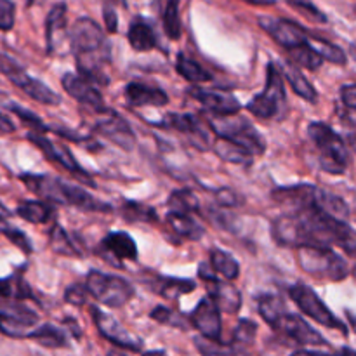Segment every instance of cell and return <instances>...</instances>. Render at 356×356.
I'll list each match as a JSON object with an SVG mask.
<instances>
[{
    "label": "cell",
    "instance_id": "cell-12",
    "mask_svg": "<svg viewBox=\"0 0 356 356\" xmlns=\"http://www.w3.org/2000/svg\"><path fill=\"white\" fill-rule=\"evenodd\" d=\"M270 327L299 346H327L329 344L323 339L322 334L316 332L305 318L294 313H280Z\"/></svg>",
    "mask_w": 356,
    "mask_h": 356
},
{
    "label": "cell",
    "instance_id": "cell-14",
    "mask_svg": "<svg viewBox=\"0 0 356 356\" xmlns=\"http://www.w3.org/2000/svg\"><path fill=\"white\" fill-rule=\"evenodd\" d=\"M259 26L277 42L280 47L285 51L298 47V45L306 44L312 35L299 26L298 23L289 19H282V17H271V16H261L259 17Z\"/></svg>",
    "mask_w": 356,
    "mask_h": 356
},
{
    "label": "cell",
    "instance_id": "cell-35",
    "mask_svg": "<svg viewBox=\"0 0 356 356\" xmlns=\"http://www.w3.org/2000/svg\"><path fill=\"white\" fill-rule=\"evenodd\" d=\"M167 209L170 212H184V214H195L200 211V200L197 195L190 190H176L170 193L167 200Z\"/></svg>",
    "mask_w": 356,
    "mask_h": 356
},
{
    "label": "cell",
    "instance_id": "cell-25",
    "mask_svg": "<svg viewBox=\"0 0 356 356\" xmlns=\"http://www.w3.org/2000/svg\"><path fill=\"white\" fill-rule=\"evenodd\" d=\"M278 68H280L282 75H284V80H287L289 86L292 87V90H294L299 97H302V99L308 101V103H316V101H318V92H316V89L313 87V83L306 79L305 73L301 72L299 66H296L294 63L289 61L285 63L284 66H278Z\"/></svg>",
    "mask_w": 356,
    "mask_h": 356
},
{
    "label": "cell",
    "instance_id": "cell-44",
    "mask_svg": "<svg viewBox=\"0 0 356 356\" xmlns=\"http://www.w3.org/2000/svg\"><path fill=\"white\" fill-rule=\"evenodd\" d=\"M257 334V325L250 320H240L238 325H236L235 332H233V348L238 350V348L247 346V344H252L254 337Z\"/></svg>",
    "mask_w": 356,
    "mask_h": 356
},
{
    "label": "cell",
    "instance_id": "cell-46",
    "mask_svg": "<svg viewBox=\"0 0 356 356\" xmlns=\"http://www.w3.org/2000/svg\"><path fill=\"white\" fill-rule=\"evenodd\" d=\"M291 7H294L298 13L305 14L308 19L316 21V23H327V16L312 2V0H285Z\"/></svg>",
    "mask_w": 356,
    "mask_h": 356
},
{
    "label": "cell",
    "instance_id": "cell-62",
    "mask_svg": "<svg viewBox=\"0 0 356 356\" xmlns=\"http://www.w3.org/2000/svg\"><path fill=\"white\" fill-rule=\"evenodd\" d=\"M355 10H356V7H355Z\"/></svg>",
    "mask_w": 356,
    "mask_h": 356
},
{
    "label": "cell",
    "instance_id": "cell-40",
    "mask_svg": "<svg viewBox=\"0 0 356 356\" xmlns=\"http://www.w3.org/2000/svg\"><path fill=\"white\" fill-rule=\"evenodd\" d=\"M312 44L313 47L316 49V52L322 56L323 61H330L334 63V65H339V66H344L348 63L346 52H344L339 45H334L332 42L320 37H312Z\"/></svg>",
    "mask_w": 356,
    "mask_h": 356
},
{
    "label": "cell",
    "instance_id": "cell-13",
    "mask_svg": "<svg viewBox=\"0 0 356 356\" xmlns=\"http://www.w3.org/2000/svg\"><path fill=\"white\" fill-rule=\"evenodd\" d=\"M198 277L205 282L209 298L218 305L221 312L229 313V315L240 312V308H242V294H240L238 289L229 284V280H221L219 277H216L211 268H209V264L205 263H202L200 268H198Z\"/></svg>",
    "mask_w": 356,
    "mask_h": 356
},
{
    "label": "cell",
    "instance_id": "cell-6",
    "mask_svg": "<svg viewBox=\"0 0 356 356\" xmlns=\"http://www.w3.org/2000/svg\"><path fill=\"white\" fill-rule=\"evenodd\" d=\"M298 261L302 271L312 277L325 278L330 282H341L350 275L348 263L327 245L298 247Z\"/></svg>",
    "mask_w": 356,
    "mask_h": 356
},
{
    "label": "cell",
    "instance_id": "cell-7",
    "mask_svg": "<svg viewBox=\"0 0 356 356\" xmlns=\"http://www.w3.org/2000/svg\"><path fill=\"white\" fill-rule=\"evenodd\" d=\"M209 127L218 134V138H226L236 143L252 156L263 155L264 149H266V139L263 138V134L252 124H249L245 118L238 117L236 113L226 115V117H214L212 115Z\"/></svg>",
    "mask_w": 356,
    "mask_h": 356
},
{
    "label": "cell",
    "instance_id": "cell-28",
    "mask_svg": "<svg viewBox=\"0 0 356 356\" xmlns=\"http://www.w3.org/2000/svg\"><path fill=\"white\" fill-rule=\"evenodd\" d=\"M28 339L35 341L40 346L49 348V350H59V348L68 346V337H66L65 330L59 327L51 325V323H44L40 327H35L30 332Z\"/></svg>",
    "mask_w": 356,
    "mask_h": 356
},
{
    "label": "cell",
    "instance_id": "cell-60",
    "mask_svg": "<svg viewBox=\"0 0 356 356\" xmlns=\"http://www.w3.org/2000/svg\"><path fill=\"white\" fill-rule=\"evenodd\" d=\"M143 356H165L163 351H148V353H145Z\"/></svg>",
    "mask_w": 356,
    "mask_h": 356
},
{
    "label": "cell",
    "instance_id": "cell-42",
    "mask_svg": "<svg viewBox=\"0 0 356 356\" xmlns=\"http://www.w3.org/2000/svg\"><path fill=\"white\" fill-rule=\"evenodd\" d=\"M195 346L204 356H232L236 351L233 344H222L221 341L207 339L204 336L195 337Z\"/></svg>",
    "mask_w": 356,
    "mask_h": 356
},
{
    "label": "cell",
    "instance_id": "cell-11",
    "mask_svg": "<svg viewBox=\"0 0 356 356\" xmlns=\"http://www.w3.org/2000/svg\"><path fill=\"white\" fill-rule=\"evenodd\" d=\"M38 315L24 302L16 299H6L0 305V334L13 339H23L30 336L37 327Z\"/></svg>",
    "mask_w": 356,
    "mask_h": 356
},
{
    "label": "cell",
    "instance_id": "cell-43",
    "mask_svg": "<svg viewBox=\"0 0 356 356\" xmlns=\"http://www.w3.org/2000/svg\"><path fill=\"white\" fill-rule=\"evenodd\" d=\"M9 110L13 111V113L16 115V117L19 118V120L23 122L28 129H30V132H38V134H44V132L51 131V129H49L47 125L42 122V118L38 117V115H35L33 111L24 110V108L17 106V104H14V103L9 104Z\"/></svg>",
    "mask_w": 356,
    "mask_h": 356
},
{
    "label": "cell",
    "instance_id": "cell-37",
    "mask_svg": "<svg viewBox=\"0 0 356 356\" xmlns=\"http://www.w3.org/2000/svg\"><path fill=\"white\" fill-rule=\"evenodd\" d=\"M51 247L54 252L61 254V256H72L79 257L82 256V250L75 245L72 236L65 232L59 225H56L51 232Z\"/></svg>",
    "mask_w": 356,
    "mask_h": 356
},
{
    "label": "cell",
    "instance_id": "cell-8",
    "mask_svg": "<svg viewBox=\"0 0 356 356\" xmlns=\"http://www.w3.org/2000/svg\"><path fill=\"white\" fill-rule=\"evenodd\" d=\"M86 289L89 296L108 308H122L134 298V287L125 278L104 275L97 270L87 273Z\"/></svg>",
    "mask_w": 356,
    "mask_h": 356
},
{
    "label": "cell",
    "instance_id": "cell-54",
    "mask_svg": "<svg viewBox=\"0 0 356 356\" xmlns=\"http://www.w3.org/2000/svg\"><path fill=\"white\" fill-rule=\"evenodd\" d=\"M132 353H134V351L125 350V348H118V350L110 351V353H108V356H132Z\"/></svg>",
    "mask_w": 356,
    "mask_h": 356
},
{
    "label": "cell",
    "instance_id": "cell-49",
    "mask_svg": "<svg viewBox=\"0 0 356 356\" xmlns=\"http://www.w3.org/2000/svg\"><path fill=\"white\" fill-rule=\"evenodd\" d=\"M87 296H89V292H87L86 285L75 284V285H70V287L66 289L65 301L73 306H83L87 301Z\"/></svg>",
    "mask_w": 356,
    "mask_h": 356
},
{
    "label": "cell",
    "instance_id": "cell-36",
    "mask_svg": "<svg viewBox=\"0 0 356 356\" xmlns=\"http://www.w3.org/2000/svg\"><path fill=\"white\" fill-rule=\"evenodd\" d=\"M33 298L30 287L21 277L0 278V299H16V301H24V299Z\"/></svg>",
    "mask_w": 356,
    "mask_h": 356
},
{
    "label": "cell",
    "instance_id": "cell-21",
    "mask_svg": "<svg viewBox=\"0 0 356 356\" xmlns=\"http://www.w3.org/2000/svg\"><path fill=\"white\" fill-rule=\"evenodd\" d=\"M28 139H30V141L33 143L49 160L59 163V165H63L66 170L76 174V176H82L89 184H94L92 181L89 179L86 170L80 167V163H76L75 156H73V153L70 152L68 148H59V146H56L51 139L45 138L44 134H38V132H30V134H28Z\"/></svg>",
    "mask_w": 356,
    "mask_h": 356
},
{
    "label": "cell",
    "instance_id": "cell-19",
    "mask_svg": "<svg viewBox=\"0 0 356 356\" xmlns=\"http://www.w3.org/2000/svg\"><path fill=\"white\" fill-rule=\"evenodd\" d=\"M191 97L195 101L202 104L204 108H207L214 117H226V115H235L238 113L242 104L236 99L233 94L221 92V90H207L200 89V87H191L188 90Z\"/></svg>",
    "mask_w": 356,
    "mask_h": 356
},
{
    "label": "cell",
    "instance_id": "cell-18",
    "mask_svg": "<svg viewBox=\"0 0 356 356\" xmlns=\"http://www.w3.org/2000/svg\"><path fill=\"white\" fill-rule=\"evenodd\" d=\"M90 313H92V320L94 323H96L97 330H99L101 336H103L104 339H108L117 348H125V350L131 351L141 350V341L136 339L134 336H131L113 316L108 315V313H104L103 309L99 308H92Z\"/></svg>",
    "mask_w": 356,
    "mask_h": 356
},
{
    "label": "cell",
    "instance_id": "cell-10",
    "mask_svg": "<svg viewBox=\"0 0 356 356\" xmlns=\"http://www.w3.org/2000/svg\"><path fill=\"white\" fill-rule=\"evenodd\" d=\"M0 72L17 87V89L23 90L28 97H31L37 103L45 104V106H58L61 104V96L56 94L54 90L49 86H45L40 80L33 79L31 75H28L19 65L13 61V59L6 58V56L0 54Z\"/></svg>",
    "mask_w": 356,
    "mask_h": 356
},
{
    "label": "cell",
    "instance_id": "cell-61",
    "mask_svg": "<svg viewBox=\"0 0 356 356\" xmlns=\"http://www.w3.org/2000/svg\"><path fill=\"white\" fill-rule=\"evenodd\" d=\"M353 51H355V56H356V45L353 47Z\"/></svg>",
    "mask_w": 356,
    "mask_h": 356
},
{
    "label": "cell",
    "instance_id": "cell-22",
    "mask_svg": "<svg viewBox=\"0 0 356 356\" xmlns=\"http://www.w3.org/2000/svg\"><path fill=\"white\" fill-rule=\"evenodd\" d=\"M124 96L125 101L134 108L165 106L169 103V96H167L165 90L143 82L127 83L124 89Z\"/></svg>",
    "mask_w": 356,
    "mask_h": 356
},
{
    "label": "cell",
    "instance_id": "cell-17",
    "mask_svg": "<svg viewBox=\"0 0 356 356\" xmlns=\"http://www.w3.org/2000/svg\"><path fill=\"white\" fill-rule=\"evenodd\" d=\"M190 323L207 339L221 341V309L218 308V305L209 296L195 306L190 315Z\"/></svg>",
    "mask_w": 356,
    "mask_h": 356
},
{
    "label": "cell",
    "instance_id": "cell-27",
    "mask_svg": "<svg viewBox=\"0 0 356 356\" xmlns=\"http://www.w3.org/2000/svg\"><path fill=\"white\" fill-rule=\"evenodd\" d=\"M66 10H68V7L63 2L56 3L49 10L47 21H45V35H47L49 52H52L58 47L59 42L63 40L61 37L66 33Z\"/></svg>",
    "mask_w": 356,
    "mask_h": 356
},
{
    "label": "cell",
    "instance_id": "cell-59",
    "mask_svg": "<svg viewBox=\"0 0 356 356\" xmlns=\"http://www.w3.org/2000/svg\"><path fill=\"white\" fill-rule=\"evenodd\" d=\"M339 356H356V351L350 350V348H344V350H341Z\"/></svg>",
    "mask_w": 356,
    "mask_h": 356
},
{
    "label": "cell",
    "instance_id": "cell-30",
    "mask_svg": "<svg viewBox=\"0 0 356 356\" xmlns=\"http://www.w3.org/2000/svg\"><path fill=\"white\" fill-rule=\"evenodd\" d=\"M176 72L183 76L184 80L193 83H202V82H211L212 73L207 68L200 65L198 61H195L193 58L186 56L184 52H179L176 58Z\"/></svg>",
    "mask_w": 356,
    "mask_h": 356
},
{
    "label": "cell",
    "instance_id": "cell-3",
    "mask_svg": "<svg viewBox=\"0 0 356 356\" xmlns=\"http://www.w3.org/2000/svg\"><path fill=\"white\" fill-rule=\"evenodd\" d=\"M271 197L282 205H291L294 211L306 207H316L325 211L327 214L346 221L350 218V207L346 202L330 191L322 190L313 184H294V186H282L273 190Z\"/></svg>",
    "mask_w": 356,
    "mask_h": 356
},
{
    "label": "cell",
    "instance_id": "cell-45",
    "mask_svg": "<svg viewBox=\"0 0 356 356\" xmlns=\"http://www.w3.org/2000/svg\"><path fill=\"white\" fill-rule=\"evenodd\" d=\"M149 318L155 320V322L162 323V325L169 327H177V329H188L186 322L183 320V316L177 315L172 309L165 308V306H156L152 313H149Z\"/></svg>",
    "mask_w": 356,
    "mask_h": 356
},
{
    "label": "cell",
    "instance_id": "cell-53",
    "mask_svg": "<svg viewBox=\"0 0 356 356\" xmlns=\"http://www.w3.org/2000/svg\"><path fill=\"white\" fill-rule=\"evenodd\" d=\"M14 131H16V127H14V124L10 122V118H7L6 115L0 111V134H13Z\"/></svg>",
    "mask_w": 356,
    "mask_h": 356
},
{
    "label": "cell",
    "instance_id": "cell-5",
    "mask_svg": "<svg viewBox=\"0 0 356 356\" xmlns=\"http://www.w3.org/2000/svg\"><path fill=\"white\" fill-rule=\"evenodd\" d=\"M287 110V94H285V80L277 63H270L266 70V86L263 92L254 96L247 103V111L261 120H275L282 118Z\"/></svg>",
    "mask_w": 356,
    "mask_h": 356
},
{
    "label": "cell",
    "instance_id": "cell-1",
    "mask_svg": "<svg viewBox=\"0 0 356 356\" xmlns=\"http://www.w3.org/2000/svg\"><path fill=\"white\" fill-rule=\"evenodd\" d=\"M70 45L79 63L80 75L92 83H106L101 65L108 61V47L99 24L90 17H80L70 30Z\"/></svg>",
    "mask_w": 356,
    "mask_h": 356
},
{
    "label": "cell",
    "instance_id": "cell-41",
    "mask_svg": "<svg viewBox=\"0 0 356 356\" xmlns=\"http://www.w3.org/2000/svg\"><path fill=\"white\" fill-rule=\"evenodd\" d=\"M257 309H259V315L263 316L264 322L271 325L278 318V315L285 312V306L278 296L263 294L257 298Z\"/></svg>",
    "mask_w": 356,
    "mask_h": 356
},
{
    "label": "cell",
    "instance_id": "cell-50",
    "mask_svg": "<svg viewBox=\"0 0 356 356\" xmlns=\"http://www.w3.org/2000/svg\"><path fill=\"white\" fill-rule=\"evenodd\" d=\"M216 198H218V204L221 205V207H235V205H238L240 200L238 195L233 190H228V188L219 190L218 193H216Z\"/></svg>",
    "mask_w": 356,
    "mask_h": 356
},
{
    "label": "cell",
    "instance_id": "cell-4",
    "mask_svg": "<svg viewBox=\"0 0 356 356\" xmlns=\"http://www.w3.org/2000/svg\"><path fill=\"white\" fill-rule=\"evenodd\" d=\"M308 136L318 152L320 169L329 174H344L351 162L350 149L344 139L323 122H312Z\"/></svg>",
    "mask_w": 356,
    "mask_h": 356
},
{
    "label": "cell",
    "instance_id": "cell-23",
    "mask_svg": "<svg viewBox=\"0 0 356 356\" xmlns=\"http://www.w3.org/2000/svg\"><path fill=\"white\" fill-rule=\"evenodd\" d=\"M101 250L111 261H136L139 256L134 238L125 232L108 233L101 242Z\"/></svg>",
    "mask_w": 356,
    "mask_h": 356
},
{
    "label": "cell",
    "instance_id": "cell-32",
    "mask_svg": "<svg viewBox=\"0 0 356 356\" xmlns=\"http://www.w3.org/2000/svg\"><path fill=\"white\" fill-rule=\"evenodd\" d=\"M52 212H54L52 205L40 200L21 202L16 209V214L24 221L31 222V225H44V222L51 221Z\"/></svg>",
    "mask_w": 356,
    "mask_h": 356
},
{
    "label": "cell",
    "instance_id": "cell-58",
    "mask_svg": "<svg viewBox=\"0 0 356 356\" xmlns=\"http://www.w3.org/2000/svg\"><path fill=\"white\" fill-rule=\"evenodd\" d=\"M346 315H348V322H350L351 329H353L355 334H356V315H353L351 312H346Z\"/></svg>",
    "mask_w": 356,
    "mask_h": 356
},
{
    "label": "cell",
    "instance_id": "cell-31",
    "mask_svg": "<svg viewBox=\"0 0 356 356\" xmlns=\"http://www.w3.org/2000/svg\"><path fill=\"white\" fill-rule=\"evenodd\" d=\"M197 289V284L190 278H174V277H163L159 278L155 285V291L159 292L162 298L169 299V301H176L177 298L184 294H190Z\"/></svg>",
    "mask_w": 356,
    "mask_h": 356
},
{
    "label": "cell",
    "instance_id": "cell-39",
    "mask_svg": "<svg viewBox=\"0 0 356 356\" xmlns=\"http://www.w3.org/2000/svg\"><path fill=\"white\" fill-rule=\"evenodd\" d=\"M163 30L170 40H177L181 37V19H179V0H167L162 14Z\"/></svg>",
    "mask_w": 356,
    "mask_h": 356
},
{
    "label": "cell",
    "instance_id": "cell-33",
    "mask_svg": "<svg viewBox=\"0 0 356 356\" xmlns=\"http://www.w3.org/2000/svg\"><path fill=\"white\" fill-rule=\"evenodd\" d=\"M287 54L289 58H291V63H294L299 68L312 70V72L318 70L323 63L322 56H320L318 52H316V49L313 47L312 37H309V40L306 42V44H301L298 45V47L287 51Z\"/></svg>",
    "mask_w": 356,
    "mask_h": 356
},
{
    "label": "cell",
    "instance_id": "cell-47",
    "mask_svg": "<svg viewBox=\"0 0 356 356\" xmlns=\"http://www.w3.org/2000/svg\"><path fill=\"white\" fill-rule=\"evenodd\" d=\"M16 21V6L10 0H0V30H13Z\"/></svg>",
    "mask_w": 356,
    "mask_h": 356
},
{
    "label": "cell",
    "instance_id": "cell-57",
    "mask_svg": "<svg viewBox=\"0 0 356 356\" xmlns=\"http://www.w3.org/2000/svg\"><path fill=\"white\" fill-rule=\"evenodd\" d=\"M7 216H9V211H7V209L3 207L2 204H0V232H2V228H3V221H6Z\"/></svg>",
    "mask_w": 356,
    "mask_h": 356
},
{
    "label": "cell",
    "instance_id": "cell-20",
    "mask_svg": "<svg viewBox=\"0 0 356 356\" xmlns=\"http://www.w3.org/2000/svg\"><path fill=\"white\" fill-rule=\"evenodd\" d=\"M165 125L167 127L174 129V131L181 132V134L186 136L190 139L191 145L195 146L200 152H205L209 148V132L205 129L204 122L200 118H197L191 113H170L165 117Z\"/></svg>",
    "mask_w": 356,
    "mask_h": 356
},
{
    "label": "cell",
    "instance_id": "cell-15",
    "mask_svg": "<svg viewBox=\"0 0 356 356\" xmlns=\"http://www.w3.org/2000/svg\"><path fill=\"white\" fill-rule=\"evenodd\" d=\"M99 115L101 117L97 118L96 125H94L97 134L110 139L118 148L125 149V152H132L136 146V136L132 132L131 125L127 124V120L122 118L117 111L110 110V108L101 111Z\"/></svg>",
    "mask_w": 356,
    "mask_h": 356
},
{
    "label": "cell",
    "instance_id": "cell-9",
    "mask_svg": "<svg viewBox=\"0 0 356 356\" xmlns=\"http://www.w3.org/2000/svg\"><path fill=\"white\" fill-rule=\"evenodd\" d=\"M289 296H291V299L296 302V306H298L306 316H309V318L315 320L320 325L327 327V329L339 330V332H343L344 336H346V323L341 322V320L327 308L325 302L320 299V296L316 294L312 287H308V285L305 284L291 285V287H289Z\"/></svg>",
    "mask_w": 356,
    "mask_h": 356
},
{
    "label": "cell",
    "instance_id": "cell-55",
    "mask_svg": "<svg viewBox=\"0 0 356 356\" xmlns=\"http://www.w3.org/2000/svg\"><path fill=\"white\" fill-rule=\"evenodd\" d=\"M243 2L250 3V6H273L275 0H243Z\"/></svg>",
    "mask_w": 356,
    "mask_h": 356
},
{
    "label": "cell",
    "instance_id": "cell-34",
    "mask_svg": "<svg viewBox=\"0 0 356 356\" xmlns=\"http://www.w3.org/2000/svg\"><path fill=\"white\" fill-rule=\"evenodd\" d=\"M211 266L216 273L221 275L225 280H235L240 275V264L229 252H225L221 249L211 250Z\"/></svg>",
    "mask_w": 356,
    "mask_h": 356
},
{
    "label": "cell",
    "instance_id": "cell-29",
    "mask_svg": "<svg viewBox=\"0 0 356 356\" xmlns=\"http://www.w3.org/2000/svg\"><path fill=\"white\" fill-rule=\"evenodd\" d=\"M214 152L221 160L229 163H236V165H249L254 160V156L245 148H242L240 145H236V143L229 141L226 138L216 139Z\"/></svg>",
    "mask_w": 356,
    "mask_h": 356
},
{
    "label": "cell",
    "instance_id": "cell-26",
    "mask_svg": "<svg viewBox=\"0 0 356 356\" xmlns=\"http://www.w3.org/2000/svg\"><path fill=\"white\" fill-rule=\"evenodd\" d=\"M129 44L134 51L148 52L156 47V33L153 30L152 23H148L143 17H136L129 26Z\"/></svg>",
    "mask_w": 356,
    "mask_h": 356
},
{
    "label": "cell",
    "instance_id": "cell-51",
    "mask_svg": "<svg viewBox=\"0 0 356 356\" xmlns=\"http://www.w3.org/2000/svg\"><path fill=\"white\" fill-rule=\"evenodd\" d=\"M341 101L344 106L356 111V83H348L341 87Z\"/></svg>",
    "mask_w": 356,
    "mask_h": 356
},
{
    "label": "cell",
    "instance_id": "cell-16",
    "mask_svg": "<svg viewBox=\"0 0 356 356\" xmlns=\"http://www.w3.org/2000/svg\"><path fill=\"white\" fill-rule=\"evenodd\" d=\"M63 89L70 94L75 101H79L83 106L90 108L96 113H101V111L106 110V104H104L103 96H101L99 90L96 89L92 82L86 76H82L79 73H65L61 79Z\"/></svg>",
    "mask_w": 356,
    "mask_h": 356
},
{
    "label": "cell",
    "instance_id": "cell-2",
    "mask_svg": "<svg viewBox=\"0 0 356 356\" xmlns=\"http://www.w3.org/2000/svg\"><path fill=\"white\" fill-rule=\"evenodd\" d=\"M21 181L31 190L42 197L44 200L56 205H72V207L82 209L87 212H110L111 207L104 202L97 200L96 197L86 191L83 188L75 186L72 183L59 179V177L44 176V174H23Z\"/></svg>",
    "mask_w": 356,
    "mask_h": 356
},
{
    "label": "cell",
    "instance_id": "cell-38",
    "mask_svg": "<svg viewBox=\"0 0 356 356\" xmlns=\"http://www.w3.org/2000/svg\"><path fill=\"white\" fill-rule=\"evenodd\" d=\"M122 214H124L125 221L129 222H156L159 216H156L155 209L148 207L139 202H125L122 205Z\"/></svg>",
    "mask_w": 356,
    "mask_h": 356
},
{
    "label": "cell",
    "instance_id": "cell-48",
    "mask_svg": "<svg viewBox=\"0 0 356 356\" xmlns=\"http://www.w3.org/2000/svg\"><path fill=\"white\" fill-rule=\"evenodd\" d=\"M2 233L7 236V238L10 240V242L14 243V245L19 247V249L23 250V252L30 254L31 250H33V249H31L30 238H28V236L24 235L23 232H19V229H16V228H6V226H3Z\"/></svg>",
    "mask_w": 356,
    "mask_h": 356
},
{
    "label": "cell",
    "instance_id": "cell-24",
    "mask_svg": "<svg viewBox=\"0 0 356 356\" xmlns=\"http://www.w3.org/2000/svg\"><path fill=\"white\" fill-rule=\"evenodd\" d=\"M167 225L172 229L174 235L181 240H200L204 236L205 229L197 219L191 214H184V212H167L165 216Z\"/></svg>",
    "mask_w": 356,
    "mask_h": 356
},
{
    "label": "cell",
    "instance_id": "cell-52",
    "mask_svg": "<svg viewBox=\"0 0 356 356\" xmlns=\"http://www.w3.org/2000/svg\"><path fill=\"white\" fill-rule=\"evenodd\" d=\"M103 17H104V24H106L108 31H110V33H115L118 28V17H117V13H115L113 7L111 6L104 7Z\"/></svg>",
    "mask_w": 356,
    "mask_h": 356
},
{
    "label": "cell",
    "instance_id": "cell-56",
    "mask_svg": "<svg viewBox=\"0 0 356 356\" xmlns=\"http://www.w3.org/2000/svg\"><path fill=\"white\" fill-rule=\"evenodd\" d=\"M291 356H332V355L318 353V351H296V353L291 355Z\"/></svg>",
    "mask_w": 356,
    "mask_h": 356
}]
</instances>
